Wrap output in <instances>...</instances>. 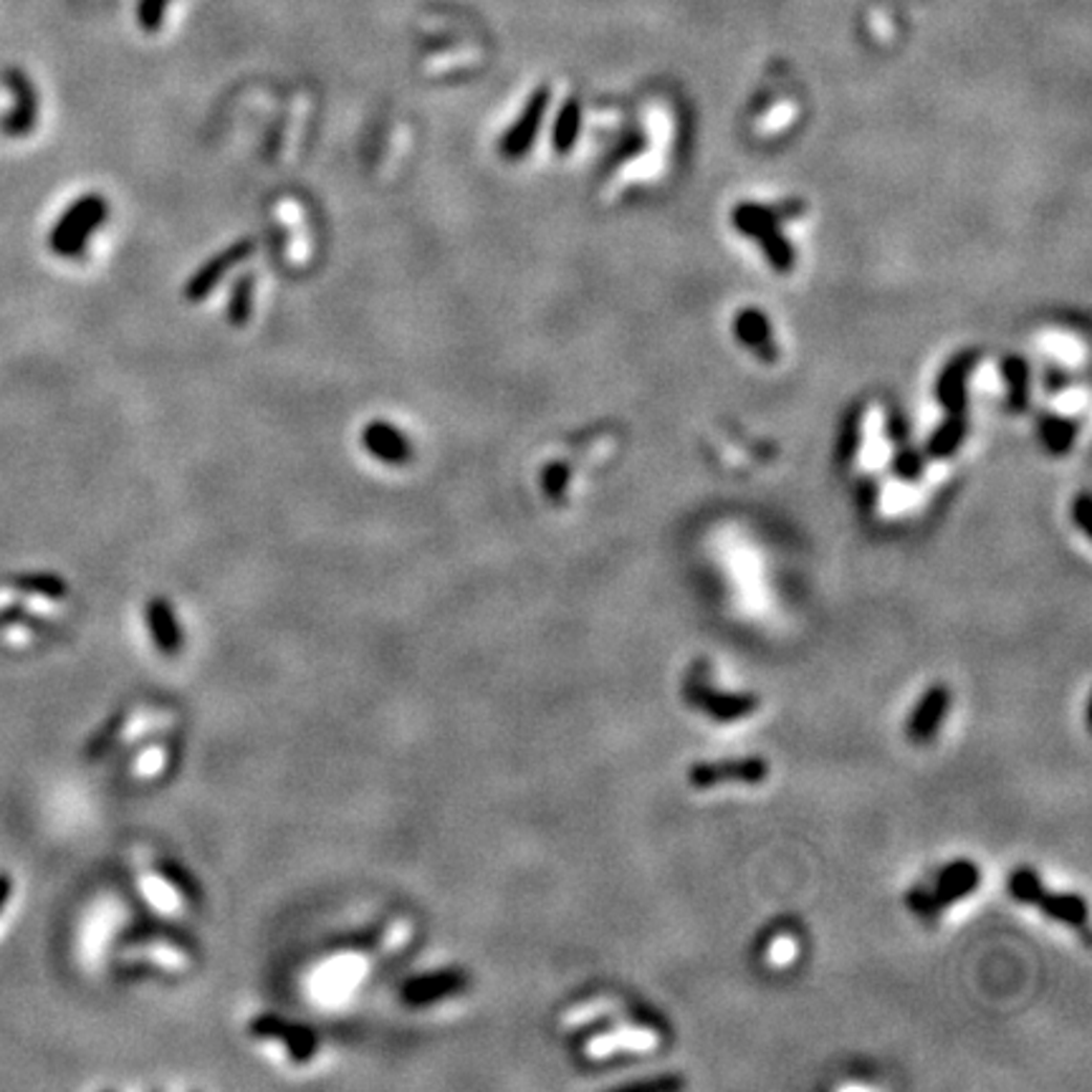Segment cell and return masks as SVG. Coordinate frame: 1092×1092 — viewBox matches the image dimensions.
Instances as JSON below:
<instances>
[{"label": "cell", "instance_id": "7", "mask_svg": "<svg viewBox=\"0 0 1092 1092\" xmlns=\"http://www.w3.org/2000/svg\"><path fill=\"white\" fill-rule=\"evenodd\" d=\"M686 698L691 700L695 709L709 713L716 721H736V718L749 716L759 706V698L749 693H718L711 691L704 683H686Z\"/></svg>", "mask_w": 1092, "mask_h": 1092}, {"label": "cell", "instance_id": "19", "mask_svg": "<svg viewBox=\"0 0 1092 1092\" xmlns=\"http://www.w3.org/2000/svg\"><path fill=\"white\" fill-rule=\"evenodd\" d=\"M908 906L918 915H923V918H933V915H938V911H941V906L933 898V890L923 888H915L908 893Z\"/></svg>", "mask_w": 1092, "mask_h": 1092}, {"label": "cell", "instance_id": "4", "mask_svg": "<svg viewBox=\"0 0 1092 1092\" xmlns=\"http://www.w3.org/2000/svg\"><path fill=\"white\" fill-rule=\"evenodd\" d=\"M3 82L10 89V94H14V109L0 121V132L5 137H26L39 125V91H36L26 71L21 69L5 71Z\"/></svg>", "mask_w": 1092, "mask_h": 1092}, {"label": "cell", "instance_id": "6", "mask_svg": "<svg viewBox=\"0 0 1092 1092\" xmlns=\"http://www.w3.org/2000/svg\"><path fill=\"white\" fill-rule=\"evenodd\" d=\"M768 777V764L759 756H746V759L731 761H709V764H695L688 772V782L695 789H709L721 782H743V784H761Z\"/></svg>", "mask_w": 1092, "mask_h": 1092}, {"label": "cell", "instance_id": "3", "mask_svg": "<svg viewBox=\"0 0 1092 1092\" xmlns=\"http://www.w3.org/2000/svg\"><path fill=\"white\" fill-rule=\"evenodd\" d=\"M549 102H552V91H549V87H539L529 96L514 125H511L509 130L502 134V139H498V155L506 157V160H518V157H523L532 150L536 134H539L541 119H544L549 109Z\"/></svg>", "mask_w": 1092, "mask_h": 1092}, {"label": "cell", "instance_id": "5", "mask_svg": "<svg viewBox=\"0 0 1092 1092\" xmlns=\"http://www.w3.org/2000/svg\"><path fill=\"white\" fill-rule=\"evenodd\" d=\"M359 443L375 461L384 466H407L415 458V445L407 432L389 420H370L359 432Z\"/></svg>", "mask_w": 1092, "mask_h": 1092}, {"label": "cell", "instance_id": "15", "mask_svg": "<svg viewBox=\"0 0 1092 1092\" xmlns=\"http://www.w3.org/2000/svg\"><path fill=\"white\" fill-rule=\"evenodd\" d=\"M577 134H579V104H577V99H566L557 117V125H554V150H557L559 155H566V152L575 148Z\"/></svg>", "mask_w": 1092, "mask_h": 1092}, {"label": "cell", "instance_id": "2", "mask_svg": "<svg viewBox=\"0 0 1092 1092\" xmlns=\"http://www.w3.org/2000/svg\"><path fill=\"white\" fill-rule=\"evenodd\" d=\"M253 253H255V238H238V241L230 243L228 248H223V251L210 255V259H207L205 264L200 266L191 278H187L185 289H182V296H185L191 304L203 302L205 296H210L213 291H216V286L221 284V281L228 276L236 266L246 264Z\"/></svg>", "mask_w": 1092, "mask_h": 1092}, {"label": "cell", "instance_id": "22", "mask_svg": "<svg viewBox=\"0 0 1092 1092\" xmlns=\"http://www.w3.org/2000/svg\"><path fill=\"white\" fill-rule=\"evenodd\" d=\"M10 890H14V883H10L8 875H0V913H3L5 902H8L10 898Z\"/></svg>", "mask_w": 1092, "mask_h": 1092}, {"label": "cell", "instance_id": "17", "mask_svg": "<svg viewBox=\"0 0 1092 1092\" xmlns=\"http://www.w3.org/2000/svg\"><path fill=\"white\" fill-rule=\"evenodd\" d=\"M16 584L18 589L30 592V595L48 597V600H59V597L66 595V582L53 575H23L16 579Z\"/></svg>", "mask_w": 1092, "mask_h": 1092}, {"label": "cell", "instance_id": "11", "mask_svg": "<svg viewBox=\"0 0 1092 1092\" xmlns=\"http://www.w3.org/2000/svg\"><path fill=\"white\" fill-rule=\"evenodd\" d=\"M253 1029H255V1034L278 1037V1040H284L286 1047H289V1052L294 1054V1060H309L311 1052H314L316 1040L309 1029L289 1027V1024L278 1022V1019H273V1017L259 1019Z\"/></svg>", "mask_w": 1092, "mask_h": 1092}, {"label": "cell", "instance_id": "10", "mask_svg": "<svg viewBox=\"0 0 1092 1092\" xmlns=\"http://www.w3.org/2000/svg\"><path fill=\"white\" fill-rule=\"evenodd\" d=\"M148 620L152 638H155L157 648L164 655H175L180 650V630L178 620H175L173 607L168 600H152L148 607Z\"/></svg>", "mask_w": 1092, "mask_h": 1092}, {"label": "cell", "instance_id": "18", "mask_svg": "<svg viewBox=\"0 0 1092 1092\" xmlns=\"http://www.w3.org/2000/svg\"><path fill=\"white\" fill-rule=\"evenodd\" d=\"M170 3L173 0H137V26L148 34L160 30Z\"/></svg>", "mask_w": 1092, "mask_h": 1092}, {"label": "cell", "instance_id": "8", "mask_svg": "<svg viewBox=\"0 0 1092 1092\" xmlns=\"http://www.w3.org/2000/svg\"><path fill=\"white\" fill-rule=\"evenodd\" d=\"M951 706V691L945 686H933L929 693L915 706L913 716L908 718L906 734L913 743H926L938 734V726L945 718Z\"/></svg>", "mask_w": 1092, "mask_h": 1092}, {"label": "cell", "instance_id": "13", "mask_svg": "<svg viewBox=\"0 0 1092 1092\" xmlns=\"http://www.w3.org/2000/svg\"><path fill=\"white\" fill-rule=\"evenodd\" d=\"M466 984L463 976L453 974H441V976H428V979H415L413 984L405 986V999L413 1004H428L432 999H441L445 994L461 989Z\"/></svg>", "mask_w": 1092, "mask_h": 1092}, {"label": "cell", "instance_id": "1", "mask_svg": "<svg viewBox=\"0 0 1092 1092\" xmlns=\"http://www.w3.org/2000/svg\"><path fill=\"white\" fill-rule=\"evenodd\" d=\"M109 200L99 193H87L61 213L57 225L48 233V248L61 259H79L87 253L91 236L107 223Z\"/></svg>", "mask_w": 1092, "mask_h": 1092}, {"label": "cell", "instance_id": "16", "mask_svg": "<svg viewBox=\"0 0 1092 1092\" xmlns=\"http://www.w3.org/2000/svg\"><path fill=\"white\" fill-rule=\"evenodd\" d=\"M1042 893H1045V886L1034 870L1022 868L1009 877V895L1019 902H1037Z\"/></svg>", "mask_w": 1092, "mask_h": 1092}, {"label": "cell", "instance_id": "12", "mask_svg": "<svg viewBox=\"0 0 1092 1092\" xmlns=\"http://www.w3.org/2000/svg\"><path fill=\"white\" fill-rule=\"evenodd\" d=\"M1037 906L1045 911L1049 918H1057L1063 923L1070 926H1083L1088 920V902L1079 895H1065V893H1042L1037 898Z\"/></svg>", "mask_w": 1092, "mask_h": 1092}, {"label": "cell", "instance_id": "21", "mask_svg": "<svg viewBox=\"0 0 1092 1092\" xmlns=\"http://www.w3.org/2000/svg\"><path fill=\"white\" fill-rule=\"evenodd\" d=\"M681 1085H683V1079H678V1077L675 1079L663 1077V1079H650V1083L648 1079H645V1083H636V1085H630L627 1090H675V1088H681Z\"/></svg>", "mask_w": 1092, "mask_h": 1092}, {"label": "cell", "instance_id": "9", "mask_svg": "<svg viewBox=\"0 0 1092 1092\" xmlns=\"http://www.w3.org/2000/svg\"><path fill=\"white\" fill-rule=\"evenodd\" d=\"M981 875L979 868L968 860H959V863L949 865L941 875H938V886L933 890V898L938 906H951V902L966 898L968 893H974V888L979 886Z\"/></svg>", "mask_w": 1092, "mask_h": 1092}, {"label": "cell", "instance_id": "14", "mask_svg": "<svg viewBox=\"0 0 1092 1092\" xmlns=\"http://www.w3.org/2000/svg\"><path fill=\"white\" fill-rule=\"evenodd\" d=\"M253 294H255V273L248 271L236 281L233 291H230L228 311H225L230 327L241 329L248 325V319H251V314H253Z\"/></svg>", "mask_w": 1092, "mask_h": 1092}, {"label": "cell", "instance_id": "20", "mask_svg": "<svg viewBox=\"0 0 1092 1092\" xmlns=\"http://www.w3.org/2000/svg\"><path fill=\"white\" fill-rule=\"evenodd\" d=\"M566 478H570V471H566V468L561 466V463H554V466H549L547 471H544V475H541V484H544L547 496L559 498L561 493H564Z\"/></svg>", "mask_w": 1092, "mask_h": 1092}, {"label": "cell", "instance_id": "23", "mask_svg": "<svg viewBox=\"0 0 1092 1092\" xmlns=\"http://www.w3.org/2000/svg\"><path fill=\"white\" fill-rule=\"evenodd\" d=\"M1085 511H1088V498H1083L1079 502V509H1077V518H1079V527L1088 529V516H1085Z\"/></svg>", "mask_w": 1092, "mask_h": 1092}]
</instances>
